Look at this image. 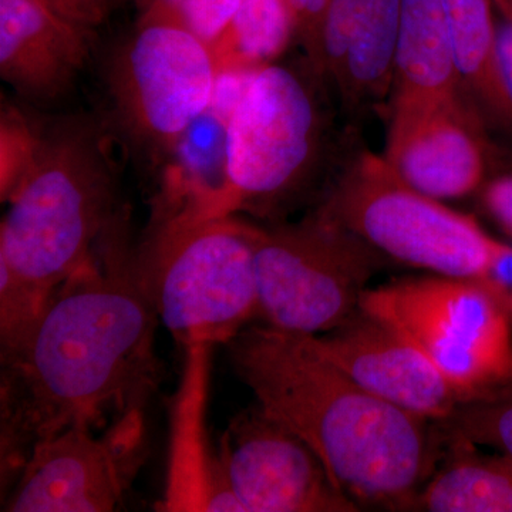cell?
<instances>
[{
	"label": "cell",
	"instance_id": "6da1fadb",
	"mask_svg": "<svg viewBox=\"0 0 512 512\" xmlns=\"http://www.w3.org/2000/svg\"><path fill=\"white\" fill-rule=\"evenodd\" d=\"M157 313L121 207L93 258L70 276L13 348L0 352V471L6 490L40 441L101 431L146 410L163 379Z\"/></svg>",
	"mask_w": 512,
	"mask_h": 512
},
{
	"label": "cell",
	"instance_id": "30bf717a",
	"mask_svg": "<svg viewBox=\"0 0 512 512\" xmlns=\"http://www.w3.org/2000/svg\"><path fill=\"white\" fill-rule=\"evenodd\" d=\"M148 451L146 413L106 429L73 427L40 441L6 490L2 511L110 512L121 508Z\"/></svg>",
	"mask_w": 512,
	"mask_h": 512
},
{
	"label": "cell",
	"instance_id": "3957f363",
	"mask_svg": "<svg viewBox=\"0 0 512 512\" xmlns=\"http://www.w3.org/2000/svg\"><path fill=\"white\" fill-rule=\"evenodd\" d=\"M114 146L99 114L37 128L28 163L2 198L9 208L0 225V350L26 335L119 214Z\"/></svg>",
	"mask_w": 512,
	"mask_h": 512
},
{
	"label": "cell",
	"instance_id": "9a60e30c",
	"mask_svg": "<svg viewBox=\"0 0 512 512\" xmlns=\"http://www.w3.org/2000/svg\"><path fill=\"white\" fill-rule=\"evenodd\" d=\"M89 36L42 0H0V76L32 103L62 99L87 62Z\"/></svg>",
	"mask_w": 512,
	"mask_h": 512
},
{
	"label": "cell",
	"instance_id": "83f0119b",
	"mask_svg": "<svg viewBox=\"0 0 512 512\" xmlns=\"http://www.w3.org/2000/svg\"><path fill=\"white\" fill-rule=\"evenodd\" d=\"M493 2L501 10L504 18L512 19V0H493Z\"/></svg>",
	"mask_w": 512,
	"mask_h": 512
},
{
	"label": "cell",
	"instance_id": "cb8c5ba5",
	"mask_svg": "<svg viewBox=\"0 0 512 512\" xmlns=\"http://www.w3.org/2000/svg\"><path fill=\"white\" fill-rule=\"evenodd\" d=\"M295 20L296 37L306 53V63L323 82V28L330 0H286Z\"/></svg>",
	"mask_w": 512,
	"mask_h": 512
},
{
	"label": "cell",
	"instance_id": "4fadbf2b",
	"mask_svg": "<svg viewBox=\"0 0 512 512\" xmlns=\"http://www.w3.org/2000/svg\"><path fill=\"white\" fill-rule=\"evenodd\" d=\"M384 158L404 183L436 200L466 197L485 171L477 119L463 97L412 119L390 121Z\"/></svg>",
	"mask_w": 512,
	"mask_h": 512
},
{
	"label": "cell",
	"instance_id": "ba28073f",
	"mask_svg": "<svg viewBox=\"0 0 512 512\" xmlns=\"http://www.w3.org/2000/svg\"><path fill=\"white\" fill-rule=\"evenodd\" d=\"M322 208L396 261L484 286L501 247L473 218L414 190L369 151L349 164Z\"/></svg>",
	"mask_w": 512,
	"mask_h": 512
},
{
	"label": "cell",
	"instance_id": "8992f818",
	"mask_svg": "<svg viewBox=\"0 0 512 512\" xmlns=\"http://www.w3.org/2000/svg\"><path fill=\"white\" fill-rule=\"evenodd\" d=\"M382 256L322 207L293 224L255 225L258 316L285 332H332L359 312Z\"/></svg>",
	"mask_w": 512,
	"mask_h": 512
},
{
	"label": "cell",
	"instance_id": "484cf974",
	"mask_svg": "<svg viewBox=\"0 0 512 512\" xmlns=\"http://www.w3.org/2000/svg\"><path fill=\"white\" fill-rule=\"evenodd\" d=\"M495 59L498 76L512 110V19L504 18V22L497 28Z\"/></svg>",
	"mask_w": 512,
	"mask_h": 512
},
{
	"label": "cell",
	"instance_id": "e0dca14e",
	"mask_svg": "<svg viewBox=\"0 0 512 512\" xmlns=\"http://www.w3.org/2000/svg\"><path fill=\"white\" fill-rule=\"evenodd\" d=\"M461 94L441 0H402L390 121L412 119Z\"/></svg>",
	"mask_w": 512,
	"mask_h": 512
},
{
	"label": "cell",
	"instance_id": "5b68a950",
	"mask_svg": "<svg viewBox=\"0 0 512 512\" xmlns=\"http://www.w3.org/2000/svg\"><path fill=\"white\" fill-rule=\"evenodd\" d=\"M254 229L235 215L153 222L138 269L158 319L184 349L228 345L258 318Z\"/></svg>",
	"mask_w": 512,
	"mask_h": 512
},
{
	"label": "cell",
	"instance_id": "44dd1931",
	"mask_svg": "<svg viewBox=\"0 0 512 512\" xmlns=\"http://www.w3.org/2000/svg\"><path fill=\"white\" fill-rule=\"evenodd\" d=\"M296 36L286 0H241L231 26L211 47L222 69H258L274 63Z\"/></svg>",
	"mask_w": 512,
	"mask_h": 512
},
{
	"label": "cell",
	"instance_id": "603a6c76",
	"mask_svg": "<svg viewBox=\"0 0 512 512\" xmlns=\"http://www.w3.org/2000/svg\"><path fill=\"white\" fill-rule=\"evenodd\" d=\"M170 3L185 26L211 49L231 26L241 0H170Z\"/></svg>",
	"mask_w": 512,
	"mask_h": 512
},
{
	"label": "cell",
	"instance_id": "7402d4cb",
	"mask_svg": "<svg viewBox=\"0 0 512 512\" xmlns=\"http://www.w3.org/2000/svg\"><path fill=\"white\" fill-rule=\"evenodd\" d=\"M443 424L460 443L500 448L512 461V387L464 404Z\"/></svg>",
	"mask_w": 512,
	"mask_h": 512
},
{
	"label": "cell",
	"instance_id": "d4e9b609",
	"mask_svg": "<svg viewBox=\"0 0 512 512\" xmlns=\"http://www.w3.org/2000/svg\"><path fill=\"white\" fill-rule=\"evenodd\" d=\"M56 15L72 23L84 32L92 33L100 26L109 10L113 0H42Z\"/></svg>",
	"mask_w": 512,
	"mask_h": 512
},
{
	"label": "cell",
	"instance_id": "277c9868",
	"mask_svg": "<svg viewBox=\"0 0 512 512\" xmlns=\"http://www.w3.org/2000/svg\"><path fill=\"white\" fill-rule=\"evenodd\" d=\"M218 66L170 0H150L104 60V109L114 143L137 165L164 168L178 141L211 107Z\"/></svg>",
	"mask_w": 512,
	"mask_h": 512
},
{
	"label": "cell",
	"instance_id": "5bb4252c",
	"mask_svg": "<svg viewBox=\"0 0 512 512\" xmlns=\"http://www.w3.org/2000/svg\"><path fill=\"white\" fill-rule=\"evenodd\" d=\"M402 0H330L323 28V82L346 109L392 94Z\"/></svg>",
	"mask_w": 512,
	"mask_h": 512
},
{
	"label": "cell",
	"instance_id": "ac0fdd59",
	"mask_svg": "<svg viewBox=\"0 0 512 512\" xmlns=\"http://www.w3.org/2000/svg\"><path fill=\"white\" fill-rule=\"evenodd\" d=\"M164 168L154 221H202L229 215L227 120L211 107L185 131Z\"/></svg>",
	"mask_w": 512,
	"mask_h": 512
},
{
	"label": "cell",
	"instance_id": "2e32d148",
	"mask_svg": "<svg viewBox=\"0 0 512 512\" xmlns=\"http://www.w3.org/2000/svg\"><path fill=\"white\" fill-rule=\"evenodd\" d=\"M211 348H185L183 379L171 414L164 497L158 504L161 511L242 512L205 424Z\"/></svg>",
	"mask_w": 512,
	"mask_h": 512
},
{
	"label": "cell",
	"instance_id": "7a4b0ae2",
	"mask_svg": "<svg viewBox=\"0 0 512 512\" xmlns=\"http://www.w3.org/2000/svg\"><path fill=\"white\" fill-rule=\"evenodd\" d=\"M228 352L256 404L312 448L343 494L410 510L436 463L429 420L367 392L312 335L247 326Z\"/></svg>",
	"mask_w": 512,
	"mask_h": 512
},
{
	"label": "cell",
	"instance_id": "4316f807",
	"mask_svg": "<svg viewBox=\"0 0 512 512\" xmlns=\"http://www.w3.org/2000/svg\"><path fill=\"white\" fill-rule=\"evenodd\" d=\"M485 204L512 234V177L494 181L485 192Z\"/></svg>",
	"mask_w": 512,
	"mask_h": 512
},
{
	"label": "cell",
	"instance_id": "d6986e66",
	"mask_svg": "<svg viewBox=\"0 0 512 512\" xmlns=\"http://www.w3.org/2000/svg\"><path fill=\"white\" fill-rule=\"evenodd\" d=\"M493 0H441L464 92L498 123L512 127V110L498 76Z\"/></svg>",
	"mask_w": 512,
	"mask_h": 512
},
{
	"label": "cell",
	"instance_id": "ffe728a7",
	"mask_svg": "<svg viewBox=\"0 0 512 512\" xmlns=\"http://www.w3.org/2000/svg\"><path fill=\"white\" fill-rule=\"evenodd\" d=\"M410 510L512 512V461L460 454L414 497Z\"/></svg>",
	"mask_w": 512,
	"mask_h": 512
},
{
	"label": "cell",
	"instance_id": "7c38bea8",
	"mask_svg": "<svg viewBox=\"0 0 512 512\" xmlns=\"http://www.w3.org/2000/svg\"><path fill=\"white\" fill-rule=\"evenodd\" d=\"M312 339L367 392L421 419L443 423L474 400L402 333L360 309L339 328Z\"/></svg>",
	"mask_w": 512,
	"mask_h": 512
},
{
	"label": "cell",
	"instance_id": "52a82bcc",
	"mask_svg": "<svg viewBox=\"0 0 512 512\" xmlns=\"http://www.w3.org/2000/svg\"><path fill=\"white\" fill-rule=\"evenodd\" d=\"M322 136L315 82L282 64L256 69L227 121L229 215H281L312 180Z\"/></svg>",
	"mask_w": 512,
	"mask_h": 512
},
{
	"label": "cell",
	"instance_id": "f1b7e54d",
	"mask_svg": "<svg viewBox=\"0 0 512 512\" xmlns=\"http://www.w3.org/2000/svg\"><path fill=\"white\" fill-rule=\"evenodd\" d=\"M123 2H126V0H113V6L120 5Z\"/></svg>",
	"mask_w": 512,
	"mask_h": 512
},
{
	"label": "cell",
	"instance_id": "8fae6325",
	"mask_svg": "<svg viewBox=\"0 0 512 512\" xmlns=\"http://www.w3.org/2000/svg\"><path fill=\"white\" fill-rule=\"evenodd\" d=\"M222 467L242 512H355L312 448L284 424L251 407L218 441Z\"/></svg>",
	"mask_w": 512,
	"mask_h": 512
},
{
	"label": "cell",
	"instance_id": "9c48e42d",
	"mask_svg": "<svg viewBox=\"0 0 512 512\" xmlns=\"http://www.w3.org/2000/svg\"><path fill=\"white\" fill-rule=\"evenodd\" d=\"M359 309L419 348L474 400L512 384V338L500 299L467 279H404L366 289Z\"/></svg>",
	"mask_w": 512,
	"mask_h": 512
}]
</instances>
